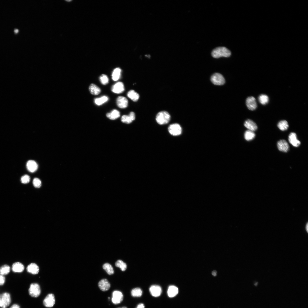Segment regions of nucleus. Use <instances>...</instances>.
Returning a JSON list of instances; mask_svg holds the SVG:
<instances>
[{
  "label": "nucleus",
  "mask_w": 308,
  "mask_h": 308,
  "mask_svg": "<svg viewBox=\"0 0 308 308\" xmlns=\"http://www.w3.org/2000/svg\"><path fill=\"white\" fill-rule=\"evenodd\" d=\"M127 308L126 307L124 306V307H118V308Z\"/></svg>",
  "instance_id": "nucleus-43"
},
{
  "label": "nucleus",
  "mask_w": 308,
  "mask_h": 308,
  "mask_svg": "<svg viewBox=\"0 0 308 308\" xmlns=\"http://www.w3.org/2000/svg\"><path fill=\"white\" fill-rule=\"evenodd\" d=\"M168 130L170 134L174 136L181 135L182 132V129L180 125L178 123H175L169 125Z\"/></svg>",
  "instance_id": "nucleus-4"
},
{
  "label": "nucleus",
  "mask_w": 308,
  "mask_h": 308,
  "mask_svg": "<svg viewBox=\"0 0 308 308\" xmlns=\"http://www.w3.org/2000/svg\"><path fill=\"white\" fill-rule=\"evenodd\" d=\"M244 125L248 130L253 131L256 130L258 128L256 124L253 121L250 119L246 120L244 123Z\"/></svg>",
  "instance_id": "nucleus-18"
},
{
  "label": "nucleus",
  "mask_w": 308,
  "mask_h": 308,
  "mask_svg": "<svg viewBox=\"0 0 308 308\" xmlns=\"http://www.w3.org/2000/svg\"><path fill=\"white\" fill-rule=\"evenodd\" d=\"M33 184L35 187L38 188L41 187V183L40 180L39 179L35 178L33 180Z\"/></svg>",
  "instance_id": "nucleus-35"
},
{
  "label": "nucleus",
  "mask_w": 308,
  "mask_h": 308,
  "mask_svg": "<svg viewBox=\"0 0 308 308\" xmlns=\"http://www.w3.org/2000/svg\"><path fill=\"white\" fill-rule=\"evenodd\" d=\"M277 125L280 130L283 131L287 130L289 127L288 122L285 120L280 121L278 123Z\"/></svg>",
  "instance_id": "nucleus-28"
},
{
  "label": "nucleus",
  "mask_w": 308,
  "mask_h": 308,
  "mask_svg": "<svg viewBox=\"0 0 308 308\" xmlns=\"http://www.w3.org/2000/svg\"><path fill=\"white\" fill-rule=\"evenodd\" d=\"M255 136V134L254 132L248 130L246 131L244 133V138L247 141H250L253 139Z\"/></svg>",
  "instance_id": "nucleus-27"
},
{
  "label": "nucleus",
  "mask_w": 308,
  "mask_h": 308,
  "mask_svg": "<svg viewBox=\"0 0 308 308\" xmlns=\"http://www.w3.org/2000/svg\"><path fill=\"white\" fill-rule=\"evenodd\" d=\"M125 90L123 84L122 82H118L112 87V91L116 94H120L124 92Z\"/></svg>",
  "instance_id": "nucleus-10"
},
{
  "label": "nucleus",
  "mask_w": 308,
  "mask_h": 308,
  "mask_svg": "<svg viewBox=\"0 0 308 308\" xmlns=\"http://www.w3.org/2000/svg\"><path fill=\"white\" fill-rule=\"evenodd\" d=\"M115 266L119 268L123 271L126 270L127 267L126 264L121 260H117L115 263Z\"/></svg>",
  "instance_id": "nucleus-32"
},
{
  "label": "nucleus",
  "mask_w": 308,
  "mask_h": 308,
  "mask_svg": "<svg viewBox=\"0 0 308 308\" xmlns=\"http://www.w3.org/2000/svg\"><path fill=\"white\" fill-rule=\"evenodd\" d=\"M127 97L134 102L138 100L139 95V94L133 90H129L127 94Z\"/></svg>",
  "instance_id": "nucleus-23"
},
{
  "label": "nucleus",
  "mask_w": 308,
  "mask_h": 308,
  "mask_svg": "<svg viewBox=\"0 0 308 308\" xmlns=\"http://www.w3.org/2000/svg\"><path fill=\"white\" fill-rule=\"evenodd\" d=\"M178 293V289L174 285L170 286L167 291L168 295L169 297H173L175 296Z\"/></svg>",
  "instance_id": "nucleus-21"
},
{
  "label": "nucleus",
  "mask_w": 308,
  "mask_h": 308,
  "mask_svg": "<svg viewBox=\"0 0 308 308\" xmlns=\"http://www.w3.org/2000/svg\"><path fill=\"white\" fill-rule=\"evenodd\" d=\"M171 119V116L166 111H161L157 114L156 120L158 123L162 125L167 123Z\"/></svg>",
  "instance_id": "nucleus-2"
},
{
  "label": "nucleus",
  "mask_w": 308,
  "mask_h": 308,
  "mask_svg": "<svg viewBox=\"0 0 308 308\" xmlns=\"http://www.w3.org/2000/svg\"><path fill=\"white\" fill-rule=\"evenodd\" d=\"M123 296L122 292L116 290L112 293V301L114 304H117L121 303L123 301Z\"/></svg>",
  "instance_id": "nucleus-7"
},
{
  "label": "nucleus",
  "mask_w": 308,
  "mask_h": 308,
  "mask_svg": "<svg viewBox=\"0 0 308 308\" xmlns=\"http://www.w3.org/2000/svg\"><path fill=\"white\" fill-rule=\"evenodd\" d=\"M289 142L293 146L298 147L300 145L301 142L297 138L296 134L294 132L291 133L288 137Z\"/></svg>",
  "instance_id": "nucleus-15"
},
{
  "label": "nucleus",
  "mask_w": 308,
  "mask_h": 308,
  "mask_svg": "<svg viewBox=\"0 0 308 308\" xmlns=\"http://www.w3.org/2000/svg\"><path fill=\"white\" fill-rule=\"evenodd\" d=\"M10 270V268L7 265L3 266L0 268V274L2 275L8 274Z\"/></svg>",
  "instance_id": "nucleus-31"
},
{
  "label": "nucleus",
  "mask_w": 308,
  "mask_h": 308,
  "mask_svg": "<svg viewBox=\"0 0 308 308\" xmlns=\"http://www.w3.org/2000/svg\"><path fill=\"white\" fill-rule=\"evenodd\" d=\"M103 268L109 275L113 274L114 271L112 265L108 263H106L103 266Z\"/></svg>",
  "instance_id": "nucleus-29"
},
{
  "label": "nucleus",
  "mask_w": 308,
  "mask_h": 308,
  "mask_svg": "<svg viewBox=\"0 0 308 308\" xmlns=\"http://www.w3.org/2000/svg\"><path fill=\"white\" fill-rule=\"evenodd\" d=\"M120 114L119 112L115 109L113 110L110 113H107L106 114L107 117L111 120H115L119 117Z\"/></svg>",
  "instance_id": "nucleus-22"
},
{
  "label": "nucleus",
  "mask_w": 308,
  "mask_h": 308,
  "mask_svg": "<svg viewBox=\"0 0 308 308\" xmlns=\"http://www.w3.org/2000/svg\"><path fill=\"white\" fill-rule=\"evenodd\" d=\"M24 269L23 265L19 262H16L14 263L12 266V271L15 273H21L22 272Z\"/></svg>",
  "instance_id": "nucleus-20"
},
{
  "label": "nucleus",
  "mask_w": 308,
  "mask_h": 308,
  "mask_svg": "<svg viewBox=\"0 0 308 308\" xmlns=\"http://www.w3.org/2000/svg\"><path fill=\"white\" fill-rule=\"evenodd\" d=\"M5 278L3 275L0 274V285H3L5 282Z\"/></svg>",
  "instance_id": "nucleus-37"
},
{
  "label": "nucleus",
  "mask_w": 308,
  "mask_h": 308,
  "mask_svg": "<svg viewBox=\"0 0 308 308\" xmlns=\"http://www.w3.org/2000/svg\"><path fill=\"white\" fill-rule=\"evenodd\" d=\"M43 303L47 307H51L55 303V299L54 295L52 293L48 294L44 299Z\"/></svg>",
  "instance_id": "nucleus-8"
},
{
  "label": "nucleus",
  "mask_w": 308,
  "mask_h": 308,
  "mask_svg": "<svg viewBox=\"0 0 308 308\" xmlns=\"http://www.w3.org/2000/svg\"><path fill=\"white\" fill-rule=\"evenodd\" d=\"M27 269L28 272L33 274L38 273L39 271L38 266L34 263L29 264L27 267Z\"/></svg>",
  "instance_id": "nucleus-19"
},
{
  "label": "nucleus",
  "mask_w": 308,
  "mask_h": 308,
  "mask_svg": "<svg viewBox=\"0 0 308 308\" xmlns=\"http://www.w3.org/2000/svg\"><path fill=\"white\" fill-rule=\"evenodd\" d=\"M258 100L261 104L264 105L266 104L268 102L269 99L267 95L262 94L259 96Z\"/></svg>",
  "instance_id": "nucleus-33"
},
{
  "label": "nucleus",
  "mask_w": 308,
  "mask_h": 308,
  "mask_svg": "<svg viewBox=\"0 0 308 308\" xmlns=\"http://www.w3.org/2000/svg\"><path fill=\"white\" fill-rule=\"evenodd\" d=\"M149 290L151 295L155 297L159 296L162 292L161 287L157 285H152L150 287Z\"/></svg>",
  "instance_id": "nucleus-14"
},
{
  "label": "nucleus",
  "mask_w": 308,
  "mask_h": 308,
  "mask_svg": "<svg viewBox=\"0 0 308 308\" xmlns=\"http://www.w3.org/2000/svg\"><path fill=\"white\" fill-rule=\"evenodd\" d=\"M211 81L214 85H221L225 82V79L220 74L216 73L213 74L211 77Z\"/></svg>",
  "instance_id": "nucleus-6"
},
{
  "label": "nucleus",
  "mask_w": 308,
  "mask_h": 308,
  "mask_svg": "<svg viewBox=\"0 0 308 308\" xmlns=\"http://www.w3.org/2000/svg\"><path fill=\"white\" fill-rule=\"evenodd\" d=\"M136 308H145V306L143 303H140L137 305Z\"/></svg>",
  "instance_id": "nucleus-38"
},
{
  "label": "nucleus",
  "mask_w": 308,
  "mask_h": 308,
  "mask_svg": "<svg viewBox=\"0 0 308 308\" xmlns=\"http://www.w3.org/2000/svg\"><path fill=\"white\" fill-rule=\"evenodd\" d=\"M11 301L9 293L5 292L0 294V307L6 308L10 304Z\"/></svg>",
  "instance_id": "nucleus-3"
},
{
  "label": "nucleus",
  "mask_w": 308,
  "mask_h": 308,
  "mask_svg": "<svg viewBox=\"0 0 308 308\" xmlns=\"http://www.w3.org/2000/svg\"><path fill=\"white\" fill-rule=\"evenodd\" d=\"M246 104L248 108L251 110H255L257 107L256 99L253 96L248 97L246 100Z\"/></svg>",
  "instance_id": "nucleus-9"
},
{
  "label": "nucleus",
  "mask_w": 308,
  "mask_h": 308,
  "mask_svg": "<svg viewBox=\"0 0 308 308\" xmlns=\"http://www.w3.org/2000/svg\"><path fill=\"white\" fill-rule=\"evenodd\" d=\"M142 294L141 289L139 287H136L133 289L131 291V296L133 297H140Z\"/></svg>",
  "instance_id": "nucleus-30"
},
{
  "label": "nucleus",
  "mask_w": 308,
  "mask_h": 308,
  "mask_svg": "<svg viewBox=\"0 0 308 308\" xmlns=\"http://www.w3.org/2000/svg\"><path fill=\"white\" fill-rule=\"evenodd\" d=\"M15 33H17L18 31V30L17 29H15Z\"/></svg>",
  "instance_id": "nucleus-42"
},
{
  "label": "nucleus",
  "mask_w": 308,
  "mask_h": 308,
  "mask_svg": "<svg viewBox=\"0 0 308 308\" xmlns=\"http://www.w3.org/2000/svg\"><path fill=\"white\" fill-rule=\"evenodd\" d=\"M278 149L280 151L286 152L289 149V145L287 142L284 139L281 140L277 143Z\"/></svg>",
  "instance_id": "nucleus-12"
},
{
  "label": "nucleus",
  "mask_w": 308,
  "mask_h": 308,
  "mask_svg": "<svg viewBox=\"0 0 308 308\" xmlns=\"http://www.w3.org/2000/svg\"><path fill=\"white\" fill-rule=\"evenodd\" d=\"M135 119V114L133 112H130L129 115L123 116L121 119V121L124 123L129 124L134 120Z\"/></svg>",
  "instance_id": "nucleus-16"
},
{
  "label": "nucleus",
  "mask_w": 308,
  "mask_h": 308,
  "mask_svg": "<svg viewBox=\"0 0 308 308\" xmlns=\"http://www.w3.org/2000/svg\"><path fill=\"white\" fill-rule=\"evenodd\" d=\"M90 93L94 95L98 94L101 92L100 89L97 86L94 84H91L89 88Z\"/></svg>",
  "instance_id": "nucleus-24"
},
{
  "label": "nucleus",
  "mask_w": 308,
  "mask_h": 308,
  "mask_svg": "<svg viewBox=\"0 0 308 308\" xmlns=\"http://www.w3.org/2000/svg\"><path fill=\"white\" fill-rule=\"evenodd\" d=\"M29 294L32 297H38L41 293L39 285L35 283L31 284L29 289Z\"/></svg>",
  "instance_id": "nucleus-5"
},
{
  "label": "nucleus",
  "mask_w": 308,
  "mask_h": 308,
  "mask_svg": "<svg viewBox=\"0 0 308 308\" xmlns=\"http://www.w3.org/2000/svg\"><path fill=\"white\" fill-rule=\"evenodd\" d=\"M212 274L213 276H216V275L217 272L216 271L214 270L212 272Z\"/></svg>",
  "instance_id": "nucleus-40"
},
{
  "label": "nucleus",
  "mask_w": 308,
  "mask_h": 308,
  "mask_svg": "<svg viewBox=\"0 0 308 308\" xmlns=\"http://www.w3.org/2000/svg\"><path fill=\"white\" fill-rule=\"evenodd\" d=\"M212 56L215 58H218L221 57H227L231 54L229 50L224 47H219L214 49L212 52Z\"/></svg>",
  "instance_id": "nucleus-1"
},
{
  "label": "nucleus",
  "mask_w": 308,
  "mask_h": 308,
  "mask_svg": "<svg viewBox=\"0 0 308 308\" xmlns=\"http://www.w3.org/2000/svg\"><path fill=\"white\" fill-rule=\"evenodd\" d=\"M108 100V97L106 96H103L100 98L95 99V103L98 106L101 105L107 102Z\"/></svg>",
  "instance_id": "nucleus-26"
},
{
  "label": "nucleus",
  "mask_w": 308,
  "mask_h": 308,
  "mask_svg": "<svg viewBox=\"0 0 308 308\" xmlns=\"http://www.w3.org/2000/svg\"><path fill=\"white\" fill-rule=\"evenodd\" d=\"M30 176L27 175H23L21 178V182L23 184H27L29 183L30 181Z\"/></svg>",
  "instance_id": "nucleus-36"
},
{
  "label": "nucleus",
  "mask_w": 308,
  "mask_h": 308,
  "mask_svg": "<svg viewBox=\"0 0 308 308\" xmlns=\"http://www.w3.org/2000/svg\"><path fill=\"white\" fill-rule=\"evenodd\" d=\"M99 80L102 84L106 85L109 82V79L107 76L104 74H102L99 77Z\"/></svg>",
  "instance_id": "nucleus-34"
},
{
  "label": "nucleus",
  "mask_w": 308,
  "mask_h": 308,
  "mask_svg": "<svg viewBox=\"0 0 308 308\" xmlns=\"http://www.w3.org/2000/svg\"><path fill=\"white\" fill-rule=\"evenodd\" d=\"M10 308H20V307L18 305L14 304L12 305Z\"/></svg>",
  "instance_id": "nucleus-39"
},
{
  "label": "nucleus",
  "mask_w": 308,
  "mask_h": 308,
  "mask_svg": "<svg viewBox=\"0 0 308 308\" xmlns=\"http://www.w3.org/2000/svg\"><path fill=\"white\" fill-rule=\"evenodd\" d=\"M98 286L100 289L102 291H105L108 290L110 287V284L106 279H103L100 281L98 283Z\"/></svg>",
  "instance_id": "nucleus-13"
},
{
  "label": "nucleus",
  "mask_w": 308,
  "mask_h": 308,
  "mask_svg": "<svg viewBox=\"0 0 308 308\" xmlns=\"http://www.w3.org/2000/svg\"><path fill=\"white\" fill-rule=\"evenodd\" d=\"M121 72V70L119 68H117L114 69L112 74V78L114 81H116L120 78Z\"/></svg>",
  "instance_id": "nucleus-25"
},
{
  "label": "nucleus",
  "mask_w": 308,
  "mask_h": 308,
  "mask_svg": "<svg viewBox=\"0 0 308 308\" xmlns=\"http://www.w3.org/2000/svg\"><path fill=\"white\" fill-rule=\"evenodd\" d=\"M26 167L29 171L31 173H33L37 171L38 169V166L35 161L29 160L27 162Z\"/></svg>",
  "instance_id": "nucleus-17"
},
{
  "label": "nucleus",
  "mask_w": 308,
  "mask_h": 308,
  "mask_svg": "<svg viewBox=\"0 0 308 308\" xmlns=\"http://www.w3.org/2000/svg\"><path fill=\"white\" fill-rule=\"evenodd\" d=\"M116 104L117 106L119 108H125L128 106V101L125 97L120 96L117 98Z\"/></svg>",
  "instance_id": "nucleus-11"
},
{
  "label": "nucleus",
  "mask_w": 308,
  "mask_h": 308,
  "mask_svg": "<svg viewBox=\"0 0 308 308\" xmlns=\"http://www.w3.org/2000/svg\"><path fill=\"white\" fill-rule=\"evenodd\" d=\"M308 223L307 222L305 226V230L307 232H308Z\"/></svg>",
  "instance_id": "nucleus-41"
}]
</instances>
